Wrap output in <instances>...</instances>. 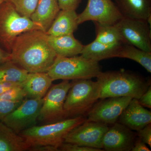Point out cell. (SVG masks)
<instances>
[{
  "mask_svg": "<svg viewBox=\"0 0 151 151\" xmlns=\"http://www.w3.org/2000/svg\"><path fill=\"white\" fill-rule=\"evenodd\" d=\"M123 17L147 20L151 17V0H115Z\"/></svg>",
  "mask_w": 151,
  "mask_h": 151,
  "instance_id": "cell-17",
  "label": "cell"
},
{
  "mask_svg": "<svg viewBox=\"0 0 151 151\" xmlns=\"http://www.w3.org/2000/svg\"><path fill=\"white\" fill-rule=\"evenodd\" d=\"M71 85L69 80H63L49 89L43 98L38 119L42 125L68 119L64 110V104Z\"/></svg>",
  "mask_w": 151,
  "mask_h": 151,
  "instance_id": "cell-7",
  "label": "cell"
},
{
  "mask_svg": "<svg viewBox=\"0 0 151 151\" xmlns=\"http://www.w3.org/2000/svg\"><path fill=\"white\" fill-rule=\"evenodd\" d=\"M123 17L112 0H88L84 10L78 14V22L79 25L89 21L114 25Z\"/></svg>",
  "mask_w": 151,
  "mask_h": 151,
  "instance_id": "cell-10",
  "label": "cell"
},
{
  "mask_svg": "<svg viewBox=\"0 0 151 151\" xmlns=\"http://www.w3.org/2000/svg\"><path fill=\"white\" fill-rule=\"evenodd\" d=\"M139 138L151 147V125H147L141 129L137 131Z\"/></svg>",
  "mask_w": 151,
  "mask_h": 151,
  "instance_id": "cell-30",
  "label": "cell"
},
{
  "mask_svg": "<svg viewBox=\"0 0 151 151\" xmlns=\"http://www.w3.org/2000/svg\"><path fill=\"white\" fill-rule=\"evenodd\" d=\"M60 10L57 0H39L30 19L40 24L46 32Z\"/></svg>",
  "mask_w": 151,
  "mask_h": 151,
  "instance_id": "cell-19",
  "label": "cell"
},
{
  "mask_svg": "<svg viewBox=\"0 0 151 151\" xmlns=\"http://www.w3.org/2000/svg\"><path fill=\"white\" fill-rule=\"evenodd\" d=\"M96 78L100 86V99L130 97L138 100L151 86L150 81L124 69L101 71Z\"/></svg>",
  "mask_w": 151,
  "mask_h": 151,
  "instance_id": "cell-3",
  "label": "cell"
},
{
  "mask_svg": "<svg viewBox=\"0 0 151 151\" xmlns=\"http://www.w3.org/2000/svg\"><path fill=\"white\" fill-rule=\"evenodd\" d=\"M24 138L0 121V151L29 150Z\"/></svg>",
  "mask_w": 151,
  "mask_h": 151,
  "instance_id": "cell-21",
  "label": "cell"
},
{
  "mask_svg": "<svg viewBox=\"0 0 151 151\" xmlns=\"http://www.w3.org/2000/svg\"><path fill=\"white\" fill-rule=\"evenodd\" d=\"M64 104L68 118L82 116L88 113L100 99V86L91 79L73 80Z\"/></svg>",
  "mask_w": 151,
  "mask_h": 151,
  "instance_id": "cell-6",
  "label": "cell"
},
{
  "mask_svg": "<svg viewBox=\"0 0 151 151\" xmlns=\"http://www.w3.org/2000/svg\"><path fill=\"white\" fill-rule=\"evenodd\" d=\"M22 83H17V82H0V94H3L4 92H6L9 89L21 86Z\"/></svg>",
  "mask_w": 151,
  "mask_h": 151,
  "instance_id": "cell-32",
  "label": "cell"
},
{
  "mask_svg": "<svg viewBox=\"0 0 151 151\" xmlns=\"http://www.w3.org/2000/svg\"><path fill=\"white\" fill-rule=\"evenodd\" d=\"M108 127V124L86 120L68 133L64 142L103 149L102 140Z\"/></svg>",
  "mask_w": 151,
  "mask_h": 151,
  "instance_id": "cell-11",
  "label": "cell"
},
{
  "mask_svg": "<svg viewBox=\"0 0 151 151\" xmlns=\"http://www.w3.org/2000/svg\"><path fill=\"white\" fill-rule=\"evenodd\" d=\"M23 101L11 102L0 99V121L14 111Z\"/></svg>",
  "mask_w": 151,
  "mask_h": 151,
  "instance_id": "cell-27",
  "label": "cell"
},
{
  "mask_svg": "<svg viewBox=\"0 0 151 151\" xmlns=\"http://www.w3.org/2000/svg\"><path fill=\"white\" fill-rule=\"evenodd\" d=\"M39 0H5L13 5L22 15L29 18L35 10Z\"/></svg>",
  "mask_w": 151,
  "mask_h": 151,
  "instance_id": "cell-25",
  "label": "cell"
},
{
  "mask_svg": "<svg viewBox=\"0 0 151 151\" xmlns=\"http://www.w3.org/2000/svg\"><path fill=\"white\" fill-rule=\"evenodd\" d=\"M94 22L96 28L95 40L108 45L124 42L119 30L115 25L103 24Z\"/></svg>",
  "mask_w": 151,
  "mask_h": 151,
  "instance_id": "cell-23",
  "label": "cell"
},
{
  "mask_svg": "<svg viewBox=\"0 0 151 151\" xmlns=\"http://www.w3.org/2000/svg\"><path fill=\"white\" fill-rule=\"evenodd\" d=\"M118 120L132 131H138L151 124V111L142 106L137 99L133 98Z\"/></svg>",
  "mask_w": 151,
  "mask_h": 151,
  "instance_id": "cell-14",
  "label": "cell"
},
{
  "mask_svg": "<svg viewBox=\"0 0 151 151\" xmlns=\"http://www.w3.org/2000/svg\"><path fill=\"white\" fill-rule=\"evenodd\" d=\"M53 81L47 72L29 73L22 82L27 98L42 99L51 87Z\"/></svg>",
  "mask_w": 151,
  "mask_h": 151,
  "instance_id": "cell-15",
  "label": "cell"
},
{
  "mask_svg": "<svg viewBox=\"0 0 151 151\" xmlns=\"http://www.w3.org/2000/svg\"><path fill=\"white\" fill-rule=\"evenodd\" d=\"M47 40L57 56L70 57L81 54L84 45L73 34L58 36L47 35Z\"/></svg>",
  "mask_w": 151,
  "mask_h": 151,
  "instance_id": "cell-16",
  "label": "cell"
},
{
  "mask_svg": "<svg viewBox=\"0 0 151 151\" xmlns=\"http://www.w3.org/2000/svg\"><path fill=\"white\" fill-rule=\"evenodd\" d=\"M139 103L143 107L151 109V86H149L147 91L138 99Z\"/></svg>",
  "mask_w": 151,
  "mask_h": 151,
  "instance_id": "cell-31",
  "label": "cell"
},
{
  "mask_svg": "<svg viewBox=\"0 0 151 151\" xmlns=\"http://www.w3.org/2000/svg\"><path fill=\"white\" fill-rule=\"evenodd\" d=\"M124 43L151 52V22L123 17L116 24Z\"/></svg>",
  "mask_w": 151,
  "mask_h": 151,
  "instance_id": "cell-8",
  "label": "cell"
},
{
  "mask_svg": "<svg viewBox=\"0 0 151 151\" xmlns=\"http://www.w3.org/2000/svg\"><path fill=\"white\" fill-rule=\"evenodd\" d=\"M5 1V0H0V6L3 4V3Z\"/></svg>",
  "mask_w": 151,
  "mask_h": 151,
  "instance_id": "cell-35",
  "label": "cell"
},
{
  "mask_svg": "<svg viewBox=\"0 0 151 151\" xmlns=\"http://www.w3.org/2000/svg\"><path fill=\"white\" fill-rule=\"evenodd\" d=\"M101 72L99 62L76 56H57L47 72L53 81L88 79L97 77Z\"/></svg>",
  "mask_w": 151,
  "mask_h": 151,
  "instance_id": "cell-5",
  "label": "cell"
},
{
  "mask_svg": "<svg viewBox=\"0 0 151 151\" xmlns=\"http://www.w3.org/2000/svg\"><path fill=\"white\" fill-rule=\"evenodd\" d=\"M13 62L28 73L47 72L57 55L47 40V35L33 30L19 35L11 52Z\"/></svg>",
  "mask_w": 151,
  "mask_h": 151,
  "instance_id": "cell-1",
  "label": "cell"
},
{
  "mask_svg": "<svg viewBox=\"0 0 151 151\" xmlns=\"http://www.w3.org/2000/svg\"><path fill=\"white\" fill-rule=\"evenodd\" d=\"M61 10H75L77 9L82 0H57Z\"/></svg>",
  "mask_w": 151,
  "mask_h": 151,
  "instance_id": "cell-29",
  "label": "cell"
},
{
  "mask_svg": "<svg viewBox=\"0 0 151 151\" xmlns=\"http://www.w3.org/2000/svg\"><path fill=\"white\" fill-rule=\"evenodd\" d=\"M117 57L128 58L137 62L149 73H151V52H147L123 43Z\"/></svg>",
  "mask_w": 151,
  "mask_h": 151,
  "instance_id": "cell-22",
  "label": "cell"
},
{
  "mask_svg": "<svg viewBox=\"0 0 151 151\" xmlns=\"http://www.w3.org/2000/svg\"><path fill=\"white\" fill-rule=\"evenodd\" d=\"M12 60V55L10 52L0 48V65Z\"/></svg>",
  "mask_w": 151,
  "mask_h": 151,
  "instance_id": "cell-34",
  "label": "cell"
},
{
  "mask_svg": "<svg viewBox=\"0 0 151 151\" xmlns=\"http://www.w3.org/2000/svg\"><path fill=\"white\" fill-rule=\"evenodd\" d=\"M133 98L130 97H108L96 102L88 112L87 121L106 124L116 123L119 116Z\"/></svg>",
  "mask_w": 151,
  "mask_h": 151,
  "instance_id": "cell-12",
  "label": "cell"
},
{
  "mask_svg": "<svg viewBox=\"0 0 151 151\" xmlns=\"http://www.w3.org/2000/svg\"><path fill=\"white\" fill-rule=\"evenodd\" d=\"M28 73L12 61H8L0 65V82L22 83Z\"/></svg>",
  "mask_w": 151,
  "mask_h": 151,
  "instance_id": "cell-24",
  "label": "cell"
},
{
  "mask_svg": "<svg viewBox=\"0 0 151 151\" xmlns=\"http://www.w3.org/2000/svg\"><path fill=\"white\" fill-rule=\"evenodd\" d=\"M78 16L75 10H60L46 33L53 36L73 34L79 25Z\"/></svg>",
  "mask_w": 151,
  "mask_h": 151,
  "instance_id": "cell-18",
  "label": "cell"
},
{
  "mask_svg": "<svg viewBox=\"0 0 151 151\" xmlns=\"http://www.w3.org/2000/svg\"><path fill=\"white\" fill-rule=\"evenodd\" d=\"M42 102L43 98H26L1 122L19 134L22 131L35 126Z\"/></svg>",
  "mask_w": 151,
  "mask_h": 151,
  "instance_id": "cell-9",
  "label": "cell"
},
{
  "mask_svg": "<svg viewBox=\"0 0 151 151\" xmlns=\"http://www.w3.org/2000/svg\"><path fill=\"white\" fill-rule=\"evenodd\" d=\"M58 150L62 151H102L103 149L88 147L71 143H63L58 148Z\"/></svg>",
  "mask_w": 151,
  "mask_h": 151,
  "instance_id": "cell-28",
  "label": "cell"
},
{
  "mask_svg": "<svg viewBox=\"0 0 151 151\" xmlns=\"http://www.w3.org/2000/svg\"><path fill=\"white\" fill-rule=\"evenodd\" d=\"M113 124L103 136L102 149L108 151H132L136 139V134L120 123Z\"/></svg>",
  "mask_w": 151,
  "mask_h": 151,
  "instance_id": "cell-13",
  "label": "cell"
},
{
  "mask_svg": "<svg viewBox=\"0 0 151 151\" xmlns=\"http://www.w3.org/2000/svg\"><path fill=\"white\" fill-rule=\"evenodd\" d=\"M123 43L108 45L94 40L87 45H84L80 55L85 58L97 62L117 57Z\"/></svg>",
  "mask_w": 151,
  "mask_h": 151,
  "instance_id": "cell-20",
  "label": "cell"
},
{
  "mask_svg": "<svg viewBox=\"0 0 151 151\" xmlns=\"http://www.w3.org/2000/svg\"><path fill=\"white\" fill-rule=\"evenodd\" d=\"M27 98V94L21 86L14 87L0 94V99L11 102H19Z\"/></svg>",
  "mask_w": 151,
  "mask_h": 151,
  "instance_id": "cell-26",
  "label": "cell"
},
{
  "mask_svg": "<svg viewBox=\"0 0 151 151\" xmlns=\"http://www.w3.org/2000/svg\"><path fill=\"white\" fill-rule=\"evenodd\" d=\"M132 151H150V150L148 147L145 143L141 140L139 138L136 139L132 147Z\"/></svg>",
  "mask_w": 151,
  "mask_h": 151,
  "instance_id": "cell-33",
  "label": "cell"
},
{
  "mask_svg": "<svg viewBox=\"0 0 151 151\" xmlns=\"http://www.w3.org/2000/svg\"><path fill=\"white\" fill-rule=\"evenodd\" d=\"M86 120L84 116H77L51 124L35 125L19 134L24 138L30 151H59L58 148L68 133Z\"/></svg>",
  "mask_w": 151,
  "mask_h": 151,
  "instance_id": "cell-2",
  "label": "cell"
},
{
  "mask_svg": "<svg viewBox=\"0 0 151 151\" xmlns=\"http://www.w3.org/2000/svg\"><path fill=\"white\" fill-rule=\"evenodd\" d=\"M33 30L45 32L40 24L19 14L11 3L5 1L0 6V44L7 51L11 53L19 35Z\"/></svg>",
  "mask_w": 151,
  "mask_h": 151,
  "instance_id": "cell-4",
  "label": "cell"
}]
</instances>
